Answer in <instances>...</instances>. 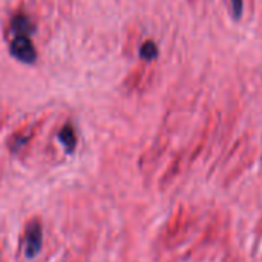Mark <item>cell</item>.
<instances>
[{
	"label": "cell",
	"mask_w": 262,
	"mask_h": 262,
	"mask_svg": "<svg viewBox=\"0 0 262 262\" xmlns=\"http://www.w3.org/2000/svg\"><path fill=\"white\" fill-rule=\"evenodd\" d=\"M9 51L21 63H34L37 58L35 46L31 40L34 32L32 21L25 14H15L9 23Z\"/></svg>",
	"instance_id": "cell-1"
},
{
	"label": "cell",
	"mask_w": 262,
	"mask_h": 262,
	"mask_svg": "<svg viewBox=\"0 0 262 262\" xmlns=\"http://www.w3.org/2000/svg\"><path fill=\"white\" fill-rule=\"evenodd\" d=\"M43 246V229L40 221L34 220L26 226L25 230V256L28 259H34Z\"/></svg>",
	"instance_id": "cell-2"
},
{
	"label": "cell",
	"mask_w": 262,
	"mask_h": 262,
	"mask_svg": "<svg viewBox=\"0 0 262 262\" xmlns=\"http://www.w3.org/2000/svg\"><path fill=\"white\" fill-rule=\"evenodd\" d=\"M58 138H60L61 144L64 146L66 152H69V154L74 152V149H75V146H77V135H75V130H74L72 126H69V124L64 126V127L61 129Z\"/></svg>",
	"instance_id": "cell-3"
},
{
	"label": "cell",
	"mask_w": 262,
	"mask_h": 262,
	"mask_svg": "<svg viewBox=\"0 0 262 262\" xmlns=\"http://www.w3.org/2000/svg\"><path fill=\"white\" fill-rule=\"evenodd\" d=\"M140 55L144 58V60H154L157 55H158V48L157 45L152 41V40H147L143 43L141 49H140Z\"/></svg>",
	"instance_id": "cell-4"
},
{
	"label": "cell",
	"mask_w": 262,
	"mask_h": 262,
	"mask_svg": "<svg viewBox=\"0 0 262 262\" xmlns=\"http://www.w3.org/2000/svg\"><path fill=\"white\" fill-rule=\"evenodd\" d=\"M232 6H233L235 18H239L241 14H243V0H232Z\"/></svg>",
	"instance_id": "cell-5"
}]
</instances>
